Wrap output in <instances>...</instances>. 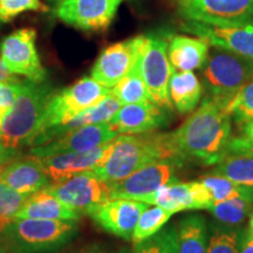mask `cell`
<instances>
[{
	"mask_svg": "<svg viewBox=\"0 0 253 253\" xmlns=\"http://www.w3.org/2000/svg\"><path fill=\"white\" fill-rule=\"evenodd\" d=\"M231 119L207 95L197 110L178 129L170 132L181 162L195 160L205 166L219 162L232 137Z\"/></svg>",
	"mask_w": 253,
	"mask_h": 253,
	"instance_id": "1",
	"label": "cell"
},
{
	"mask_svg": "<svg viewBox=\"0 0 253 253\" xmlns=\"http://www.w3.org/2000/svg\"><path fill=\"white\" fill-rule=\"evenodd\" d=\"M155 161L182 164L170 132L119 135L114 140L109 156L93 171L104 182L116 183Z\"/></svg>",
	"mask_w": 253,
	"mask_h": 253,
	"instance_id": "2",
	"label": "cell"
},
{
	"mask_svg": "<svg viewBox=\"0 0 253 253\" xmlns=\"http://www.w3.org/2000/svg\"><path fill=\"white\" fill-rule=\"evenodd\" d=\"M55 89L46 80H25L13 107L0 125V147L4 164L33 145L39 135L46 107Z\"/></svg>",
	"mask_w": 253,
	"mask_h": 253,
	"instance_id": "3",
	"label": "cell"
},
{
	"mask_svg": "<svg viewBox=\"0 0 253 253\" xmlns=\"http://www.w3.org/2000/svg\"><path fill=\"white\" fill-rule=\"evenodd\" d=\"M78 232L77 220L17 218L0 232V240L15 253H55Z\"/></svg>",
	"mask_w": 253,
	"mask_h": 253,
	"instance_id": "4",
	"label": "cell"
},
{
	"mask_svg": "<svg viewBox=\"0 0 253 253\" xmlns=\"http://www.w3.org/2000/svg\"><path fill=\"white\" fill-rule=\"evenodd\" d=\"M208 96L224 110L237 94L253 80V59L216 49L203 66Z\"/></svg>",
	"mask_w": 253,
	"mask_h": 253,
	"instance_id": "5",
	"label": "cell"
},
{
	"mask_svg": "<svg viewBox=\"0 0 253 253\" xmlns=\"http://www.w3.org/2000/svg\"><path fill=\"white\" fill-rule=\"evenodd\" d=\"M110 93V88L102 86L91 77L82 78L62 90H55L46 107L39 135L71 121L86 109L96 106Z\"/></svg>",
	"mask_w": 253,
	"mask_h": 253,
	"instance_id": "6",
	"label": "cell"
},
{
	"mask_svg": "<svg viewBox=\"0 0 253 253\" xmlns=\"http://www.w3.org/2000/svg\"><path fill=\"white\" fill-rule=\"evenodd\" d=\"M168 45L167 36L145 37L140 54V69L151 101L161 108L171 110L169 82L175 69L168 56Z\"/></svg>",
	"mask_w": 253,
	"mask_h": 253,
	"instance_id": "7",
	"label": "cell"
},
{
	"mask_svg": "<svg viewBox=\"0 0 253 253\" xmlns=\"http://www.w3.org/2000/svg\"><path fill=\"white\" fill-rule=\"evenodd\" d=\"M61 203L79 213L89 214L94 209L110 199V184L93 170L80 172L62 182L46 186Z\"/></svg>",
	"mask_w": 253,
	"mask_h": 253,
	"instance_id": "8",
	"label": "cell"
},
{
	"mask_svg": "<svg viewBox=\"0 0 253 253\" xmlns=\"http://www.w3.org/2000/svg\"><path fill=\"white\" fill-rule=\"evenodd\" d=\"M179 14L188 21L237 25L253 21V0H178Z\"/></svg>",
	"mask_w": 253,
	"mask_h": 253,
	"instance_id": "9",
	"label": "cell"
},
{
	"mask_svg": "<svg viewBox=\"0 0 253 253\" xmlns=\"http://www.w3.org/2000/svg\"><path fill=\"white\" fill-rule=\"evenodd\" d=\"M37 32L32 28H21L5 38L0 46V58L9 72L23 75L27 80L42 82L46 71L41 63L36 47Z\"/></svg>",
	"mask_w": 253,
	"mask_h": 253,
	"instance_id": "10",
	"label": "cell"
},
{
	"mask_svg": "<svg viewBox=\"0 0 253 253\" xmlns=\"http://www.w3.org/2000/svg\"><path fill=\"white\" fill-rule=\"evenodd\" d=\"M125 0H63L55 7L62 23L86 32L103 31Z\"/></svg>",
	"mask_w": 253,
	"mask_h": 253,
	"instance_id": "11",
	"label": "cell"
},
{
	"mask_svg": "<svg viewBox=\"0 0 253 253\" xmlns=\"http://www.w3.org/2000/svg\"><path fill=\"white\" fill-rule=\"evenodd\" d=\"M145 36H138L107 47L91 69V78L102 86L115 87L130 73L140 58Z\"/></svg>",
	"mask_w": 253,
	"mask_h": 253,
	"instance_id": "12",
	"label": "cell"
},
{
	"mask_svg": "<svg viewBox=\"0 0 253 253\" xmlns=\"http://www.w3.org/2000/svg\"><path fill=\"white\" fill-rule=\"evenodd\" d=\"M176 164L169 161H155L122 181L110 184V199L126 198L142 202L163 185L176 182Z\"/></svg>",
	"mask_w": 253,
	"mask_h": 253,
	"instance_id": "13",
	"label": "cell"
},
{
	"mask_svg": "<svg viewBox=\"0 0 253 253\" xmlns=\"http://www.w3.org/2000/svg\"><path fill=\"white\" fill-rule=\"evenodd\" d=\"M118 136L119 134L114 130L109 122L88 125L69 131L43 145L32 147L28 155L46 157L60 154L86 153L115 140Z\"/></svg>",
	"mask_w": 253,
	"mask_h": 253,
	"instance_id": "14",
	"label": "cell"
},
{
	"mask_svg": "<svg viewBox=\"0 0 253 253\" xmlns=\"http://www.w3.org/2000/svg\"><path fill=\"white\" fill-rule=\"evenodd\" d=\"M182 30L207 40L214 48L253 59V21L224 26L186 21Z\"/></svg>",
	"mask_w": 253,
	"mask_h": 253,
	"instance_id": "15",
	"label": "cell"
},
{
	"mask_svg": "<svg viewBox=\"0 0 253 253\" xmlns=\"http://www.w3.org/2000/svg\"><path fill=\"white\" fill-rule=\"evenodd\" d=\"M148 208L147 203L134 199H109L88 214L103 231L125 240H131L136 223Z\"/></svg>",
	"mask_w": 253,
	"mask_h": 253,
	"instance_id": "16",
	"label": "cell"
},
{
	"mask_svg": "<svg viewBox=\"0 0 253 253\" xmlns=\"http://www.w3.org/2000/svg\"><path fill=\"white\" fill-rule=\"evenodd\" d=\"M142 202L163 208L171 213L185 210H209L213 204L208 189L201 181L169 183L147 196Z\"/></svg>",
	"mask_w": 253,
	"mask_h": 253,
	"instance_id": "17",
	"label": "cell"
},
{
	"mask_svg": "<svg viewBox=\"0 0 253 253\" xmlns=\"http://www.w3.org/2000/svg\"><path fill=\"white\" fill-rule=\"evenodd\" d=\"M109 123L119 135L143 134L167 126L169 119L168 110L149 101L143 103L123 104Z\"/></svg>",
	"mask_w": 253,
	"mask_h": 253,
	"instance_id": "18",
	"label": "cell"
},
{
	"mask_svg": "<svg viewBox=\"0 0 253 253\" xmlns=\"http://www.w3.org/2000/svg\"><path fill=\"white\" fill-rule=\"evenodd\" d=\"M0 178L9 188L27 196L52 184L40 158L32 155H18L2 164L0 167Z\"/></svg>",
	"mask_w": 253,
	"mask_h": 253,
	"instance_id": "19",
	"label": "cell"
},
{
	"mask_svg": "<svg viewBox=\"0 0 253 253\" xmlns=\"http://www.w3.org/2000/svg\"><path fill=\"white\" fill-rule=\"evenodd\" d=\"M114 140L86 153H69L39 157L52 183L62 182L80 172L89 171L109 156Z\"/></svg>",
	"mask_w": 253,
	"mask_h": 253,
	"instance_id": "20",
	"label": "cell"
},
{
	"mask_svg": "<svg viewBox=\"0 0 253 253\" xmlns=\"http://www.w3.org/2000/svg\"><path fill=\"white\" fill-rule=\"evenodd\" d=\"M237 184L253 188V145L244 137H231L223 157L212 170Z\"/></svg>",
	"mask_w": 253,
	"mask_h": 253,
	"instance_id": "21",
	"label": "cell"
},
{
	"mask_svg": "<svg viewBox=\"0 0 253 253\" xmlns=\"http://www.w3.org/2000/svg\"><path fill=\"white\" fill-rule=\"evenodd\" d=\"M121 106L122 104L116 99L115 95L110 93L106 99L101 101L100 103H97L96 106L86 109L84 112L79 114L78 116H75L71 121L65 123V125L43 131L42 134H40L34 140L32 147H39V145L48 143V142L55 140V138L60 137V136L67 134V132L72 130H75V129L81 128V126L109 122L113 119V116L115 115L116 112L121 108Z\"/></svg>",
	"mask_w": 253,
	"mask_h": 253,
	"instance_id": "22",
	"label": "cell"
},
{
	"mask_svg": "<svg viewBox=\"0 0 253 253\" xmlns=\"http://www.w3.org/2000/svg\"><path fill=\"white\" fill-rule=\"evenodd\" d=\"M209 42L202 38L172 36L168 45V56L172 68L190 72L202 68L209 58Z\"/></svg>",
	"mask_w": 253,
	"mask_h": 253,
	"instance_id": "23",
	"label": "cell"
},
{
	"mask_svg": "<svg viewBox=\"0 0 253 253\" xmlns=\"http://www.w3.org/2000/svg\"><path fill=\"white\" fill-rule=\"evenodd\" d=\"M81 214L68 208L43 188L27 197L17 218H34V219H53V220H77Z\"/></svg>",
	"mask_w": 253,
	"mask_h": 253,
	"instance_id": "24",
	"label": "cell"
},
{
	"mask_svg": "<svg viewBox=\"0 0 253 253\" xmlns=\"http://www.w3.org/2000/svg\"><path fill=\"white\" fill-rule=\"evenodd\" d=\"M169 95L179 114L191 113L201 101L203 86L198 78L190 72L173 71L169 82Z\"/></svg>",
	"mask_w": 253,
	"mask_h": 253,
	"instance_id": "25",
	"label": "cell"
},
{
	"mask_svg": "<svg viewBox=\"0 0 253 253\" xmlns=\"http://www.w3.org/2000/svg\"><path fill=\"white\" fill-rule=\"evenodd\" d=\"M175 229L178 253H208V227L203 217L186 216Z\"/></svg>",
	"mask_w": 253,
	"mask_h": 253,
	"instance_id": "26",
	"label": "cell"
},
{
	"mask_svg": "<svg viewBox=\"0 0 253 253\" xmlns=\"http://www.w3.org/2000/svg\"><path fill=\"white\" fill-rule=\"evenodd\" d=\"M112 93L122 104L143 103L151 101L149 93L141 75L140 58L136 61L135 66L125 79L112 88Z\"/></svg>",
	"mask_w": 253,
	"mask_h": 253,
	"instance_id": "27",
	"label": "cell"
},
{
	"mask_svg": "<svg viewBox=\"0 0 253 253\" xmlns=\"http://www.w3.org/2000/svg\"><path fill=\"white\" fill-rule=\"evenodd\" d=\"M199 181L208 189L213 204L238 197L253 202V188L237 184L226 177L211 173V175L202 176Z\"/></svg>",
	"mask_w": 253,
	"mask_h": 253,
	"instance_id": "28",
	"label": "cell"
},
{
	"mask_svg": "<svg viewBox=\"0 0 253 253\" xmlns=\"http://www.w3.org/2000/svg\"><path fill=\"white\" fill-rule=\"evenodd\" d=\"M253 202L246 198H232L214 203L209 209L213 217L224 226L238 227L251 214Z\"/></svg>",
	"mask_w": 253,
	"mask_h": 253,
	"instance_id": "29",
	"label": "cell"
},
{
	"mask_svg": "<svg viewBox=\"0 0 253 253\" xmlns=\"http://www.w3.org/2000/svg\"><path fill=\"white\" fill-rule=\"evenodd\" d=\"M171 214V212L164 210L163 208L148 207L141 213L137 223H136L131 242L134 244H137V243L143 242V240L150 238L151 236L156 235L163 229V226L170 219Z\"/></svg>",
	"mask_w": 253,
	"mask_h": 253,
	"instance_id": "30",
	"label": "cell"
},
{
	"mask_svg": "<svg viewBox=\"0 0 253 253\" xmlns=\"http://www.w3.org/2000/svg\"><path fill=\"white\" fill-rule=\"evenodd\" d=\"M121 253H178L176 229H162L150 238L134 244L131 250H123Z\"/></svg>",
	"mask_w": 253,
	"mask_h": 253,
	"instance_id": "31",
	"label": "cell"
},
{
	"mask_svg": "<svg viewBox=\"0 0 253 253\" xmlns=\"http://www.w3.org/2000/svg\"><path fill=\"white\" fill-rule=\"evenodd\" d=\"M242 235L238 230L227 226H214L212 229L208 253H239Z\"/></svg>",
	"mask_w": 253,
	"mask_h": 253,
	"instance_id": "32",
	"label": "cell"
},
{
	"mask_svg": "<svg viewBox=\"0 0 253 253\" xmlns=\"http://www.w3.org/2000/svg\"><path fill=\"white\" fill-rule=\"evenodd\" d=\"M28 196L15 191L8 185H6L0 178V232L19 212Z\"/></svg>",
	"mask_w": 253,
	"mask_h": 253,
	"instance_id": "33",
	"label": "cell"
},
{
	"mask_svg": "<svg viewBox=\"0 0 253 253\" xmlns=\"http://www.w3.org/2000/svg\"><path fill=\"white\" fill-rule=\"evenodd\" d=\"M225 112L235 119L237 123L253 120V80L242 88L235 99L227 104Z\"/></svg>",
	"mask_w": 253,
	"mask_h": 253,
	"instance_id": "34",
	"label": "cell"
},
{
	"mask_svg": "<svg viewBox=\"0 0 253 253\" xmlns=\"http://www.w3.org/2000/svg\"><path fill=\"white\" fill-rule=\"evenodd\" d=\"M41 0H0V21L8 23L27 11H45Z\"/></svg>",
	"mask_w": 253,
	"mask_h": 253,
	"instance_id": "35",
	"label": "cell"
},
{
	"mask_svg": "<svg viewBox=\"0 0 253 253\" xmlns=\"http://www.w3.org/2000/svg\"><path fill=\"white\" fill-rule=\"evenodd\" d=\"M23 84L24 81L20 80L17 82H0V125L13 107Z\"/></svg>",
	"mask_w": 253,
	"mask_h": 253,
	"instance_id": "36",
	"label": "cell"
},
{
	"mask_svg": "<svg viewBox=\"0 0 253 253\" xmlns=\"http://www.w3.org/2000/svg\"><path fill=\"white\" fill-rule=\"evenodd\" d=\"M19 79L15 77V74L11 73L6 68V66L0 58V82H17Z\"/></svg>",
	"mask_w": 253,
	"mask_h": 253,
	"instance_id": "37",
	"label": "cell"
},
{
	"mask_svg": "<svg viewBox=\"0 0 253 253\" xmlns=\"http://www.w3.org/2000/svg\"><path fill=\"white\" fill-rule=\"evenodd\" d=\"M239 125L242 126L243 137L253 145V120H249V121L239 123Z\"/></svg>",
	"mask_w": 253,
	"mask_h": 253,
	"instance_id": "38",
	"label": "cell"
},
{
	"mask_svg": "<svg viewBox=\"0 0 253 253\" xmlns=\"http://www.w3.org/2000/svg\"><path fill=\"white\" fill-rule=\"evenodd\" d=\"M239 253H253V238L248 236V233L243 232L242 242H240V252Z\"/></svg>",
	"mask_w": 253,
	"mask_h": 253,
	"instance_id": "39",
	"label": "cell"
},
{
	"mask_svg": "<svg viewBox=\"0 0 253 253\" xmlns=\"http://www.w3.org/2000/svg\"><path fill=\"white\" fill-rule=\"evenodd\" d=\"M78 253H107V252L102 249L96 248V246H90V248H88V249L81 250V251Z\"/></svg>",
	"mask_w": 253,
	"mask_h": 253,
	"instance_id": "40",
	"label": "cell"
},
{
	"mask_svg": "<svg viewBox=\"0 0 253 253\" xmlns=\"http://www.w3.org/2000/svg\"><path fill=\"white\" fill-rule=\"evenodd\" d=\"M0 253H15V252L12 251V250L9 249L7 245H5L4 243L0 240Z\"/></svg>",
	"mask_w": 253,
	"mask_h": 253,
	"instance_id": "41",
	"label": "cell"
},
{
	"mask_svg": "<svg viewBox=\"0 0 253 253\" xmlns=\"http://www.w3.org/2000/svg\"><path fill=\"white\" fill-rule=\"evenodd\" d=\"M246 233H248V236L253 238V214H251V219H250L249 223V230L246 231Z\"/></svg>",
	"mask_w": 253,
	"mask_h": 253,
	"instance_id": "42",
	"label": "cell"
},
{
	"mask_svg": "<svg viewBox=\"0 0 253 253\" xmlns=\"http://www.w3.org/2000/svg\"><path fill=\"white\" fill-rule=\"evenodd\" d=\"M61 1H63V0H48V2H49V4L50 5H52L53 6V7H56V6H58L59 4H60V2H61Z\"/></svg>",
	"mask_w": 253,
	"mask_h": 253,
	"instance_id": "43",
	"label": "cell"
},
{
	"mask_svg": "<svg viewBox=\"0 0 253 253\" xmlns=\"http://www.w3.org/2000/svg\"><path fill=\"white\" fill-rule=\"evenodd\" d=\"M4 164V157H2V150H1V147H0V167Z\"/></svg>",
	"mask_w": 253,
	"mask_h": 253,
	"instance_id": "44",
	"label": "cell"
}]
</instances>
